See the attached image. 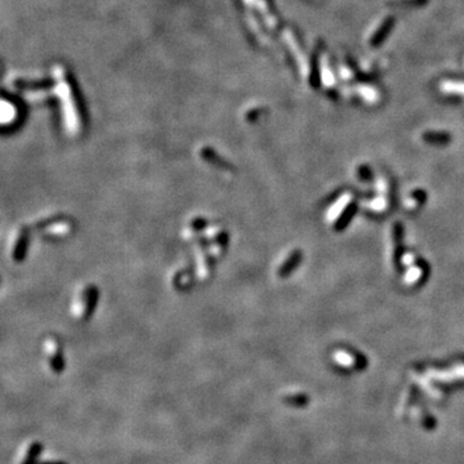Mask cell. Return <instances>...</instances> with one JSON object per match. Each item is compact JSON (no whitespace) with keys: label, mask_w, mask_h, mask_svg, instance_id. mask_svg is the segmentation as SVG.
Here are the masks:
<instances>
[{"label":"cell","mask_w":464,"mask_h":464,"mask_svg":"<svg viewBox=\"0 0 464 464\" xmlns=\"http://www.w3.org/2000/svg\"><path fill=\"white\" fill-rule=\"evenodd\" d=\"M29 243H30V235H29L28 229H24L22 232H20L19 239L16 242L15 249H13L12 253L13 261L16 263H21L25 261V258L28 256Z\"/></svg>","instance_id":"obj_1"},{"label":"cell","mask_w":464,"mask_h":464,"mask_svg":"<svg viewBox=\"0 0 464 464\" xmlns=\"http://www.w3.org/2000/svg\"><path fill=\"white\" fill-rule=\"evenodd\" d=\"M43 464H57V463H43Z\"/></svg>","instance_id":"obj_6"},{"label":"cell","mask_w":464,"mask_h":464,"mask_svg":"<svg viewBox=\"0 0 464 464\" xmlns=\"http://www.w3.org/2000/svg\"><path fill=\"white\" fill-rule=\"evenodd\" d=\"M370 208L374 209V210H383V209L386 208V200L383 199V197H378V199L370 202Z\"/></svg>","instance_id":"obj_5"},{"label":"cell","mask_w":464,"mask_h":464,"mask_svg":"<svg viewBox=\"0 0 464 464\" xmlns=\"http://www.w3.org/2000/svg\"><path fill=\"white\" fill-rule=\"evenodd\" d=\"M43 446L40 445L39 442H34L33 445L29 447L28 455H26V458L24 459L22 464H37L38 458H39V454L42 452Z\"/></svg>","instance_id":"obj_3"},{"label":"cell","mask_w":464,"mask_h":464,"mask_svg":"<svg viewBox=\"0 0 464 464\" xmlns=\"http://www.w3.org/2000/svg\"><path fill=\"white\" fill-rule=\"evenodd\" d=\"M348 202H350V195L342 196L341 199L335 202L334 208H332V210H329V214H328L329 219L334 220L335 218H337V215H339V213H342V211L344 210V208H346V205L348 204Z\"/></svg>","instance_id":"obj_2"},{"label":"cell","mask_w":464,"mask_h":464,"mask_svg":"<svg viewBox=\"0 0 464 464\" xmlns=\"http://www.w3.org/2000/svg\"><path fill=\"white\" fill-rule=\"evenodd\" d=\"M422 275V271L418 269V267H413V269H410L409 271L406 272V276H405V281L407 284H413L418 280V278Z\"/></svg>","instance_id":"obj_4"}]
</instances>
